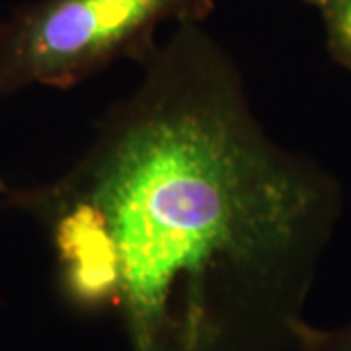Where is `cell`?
Here are the masks:
<instances>
[{"label": "cell", "instance_id": "obj_3", "mask_svg": "<svg viewBox=\"0 0 351 351\" xmlns=\"http://www.w3.org/2000/svg\"><path fill=\"white\" fill-rule=\"evenodd\" d=\"M318 16L328 55L351 75V0H304Z\"/></svg>", "mask_w": 351, "mask_h": 351}, {"label": "cell", "instance_id": "obj_2", "mask_svg": "<svg viewBox=\"0 0 351 351\" xmlns=\"http://www.w3.org/2000/svg\"><path fill=\"white\" fill-rule=\"evenodd\" d=\"M215 0H36L0 25V96L73 88L119 61L141 63L166 24H203Z\"/></svg>", "mask_w": 351, "mask_h": 351}, {"label": "cell", "instance_id": "obj_4", "mask_svg": "<svg viewBox=\"0 0 351 351\" xmlns=\"http://www.w3.org/2000/svg\"><path fill=\"white\" fill-rule=\"evenodd\" d=\"M295 351H351V318L336 328H320L304 320L295 338Z\"/></svg>", "mask_w": 351, "mask_h": 351}, {"label": "cell", "instance_id": "obj_1", "mask_svg": "<svg viewBox=\"0 0 351 351\" xmlns=\"http://www.w3.org/2000/svg\"><path fill=\"white\" fill-rule=\"evenodd\" d=\"M138 64L76 162L4 199L45 230L64 297L112 308L129 351H295L341 182L265 129L203 24Z\"/></svg>", "mask_w": 351, "mask_h": 351}]
</instances>
